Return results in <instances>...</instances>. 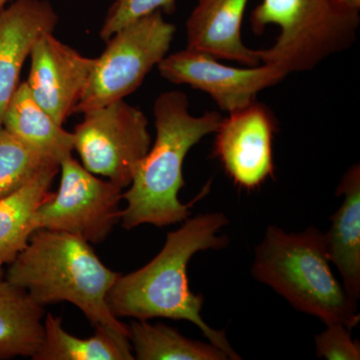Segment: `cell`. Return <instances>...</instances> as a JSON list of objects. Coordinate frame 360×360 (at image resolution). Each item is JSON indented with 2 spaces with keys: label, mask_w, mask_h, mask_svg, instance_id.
Masks as SVG:
<instances>
[{
  "label": "cell",
  "mask_w": 360,
  "mask_h": 360,
  "mask_svg": "<svg viewBox=\"0 0 360 360\" xmlns=\"http://www.w3.org/2000/svg\"><path fill=\"white\" fill-rule=\"evenodd\" d=\"M359 11L340 0H262L251 13V30L262 35L276 25L281 32L271 47L257 49L260 63L288 75L314 70L355 44Z\"/></svg>",
  "instance_id": "cell-5"
},
{
  "label": "cell",
  "mask_w": 360,
  "mask_h": 360,
  "mask_svg": "<svg viewBox=\"0 0 360 360\" xmlns=\"http://www.w3.org/2000/svg\"><path fill=\"white\" fill-rule=\"evenodd\" d=\"M58 20L49 0H15L0 11V127L26 58L41 35L54 32Z\"/></svg>",
  "instance_id": "cell-12"
},
{
  "label": "cell",
  "mask_w": 360,
  "mask_h": 360,
  "mask_svg": "<svg viewBox=\"0 0 360 360\" xmlns=\"http://www.w3.org/2000/svg\"><path fill=\"white\" fill-rule=\"evenodd\" d=\"M60 167L0 127V200L20 191L45 170Z\"/></svg>",
  "instance_id": "cell-20"
},
{
  "label": "cell",
  "mask_w": 360,
  "mask_h": 360,
  "mask_svg": "<svg viewBox=\"0 0 360 360\" xmlns=\"http://www.w3.org/2000/svg\"><path fill=\"white\" fill-rule=\"evenodd\" d=\"M177 0H115L103 23L99 37L108 41L123 26L155 11L172 14Z\"/></svg>",
  "instance_id": "cell-21"
},
{
  "label": "cell",
  "mask_w": 360,
  "mask_h": 360,
  "mask_svg": "<svg viewBox=\"0 0 360 360\" xmlns=\"http://www.w3.org/2000/svg\"><path fill=\"white\" fill-rule=\"evenodd\" d=\"M52 33H45L35 42L26 84L37 103L63 125L75 115L96 58L82 56Z\"/></svg>",
  "instance_id": "cell-11"
},
{
  "label": "cell",
  "mask_w": 360,
  "mask_h": 360,
  "mask_svg": "<svg viewBox=\"0 0 360 360\" xmlns=\"http://www.w3.org/2000/svg\"><path fill=\"white\" fill-rule=\"evenodd\" d=\"M276 130V118L257 101L220 122L213 155L238 188L253 191L274 179L272 141Z\"/></svg>",
  "instance_id": "cell-10"
},
{
  "label": "cell",
  "mask_w": 360,
  "mask_h": 360,
  "mask_svg": "<svg viewBox=\"0 0 360 360\" xmlns=\"http://www.w3.org/2000/svg\"><path fill=\"white\" fill-rule=\"evenodd\" d=\"M345 6L349 7V8L355 9V11H360V0H340Z\"/></svg>",
  "instance_id": "cell-23"
},
{
  "label": "cell",
  "mask_w": 360,
  "mask_h": 360,
  "mask_svg": "<svg viewBox=\"0 0 360 360\" xmlns=\"http://www.w3.org/2000/svg\"><path fill=\"white\" fill-rule=\"evenodd\" d=\"M60 186L35 215L37 229L66 232L99 245L120 220L122 188L97 179L72 155L60 162Z\"/></svg>",
  "instance_id": "cell-8"
},
{
  "label": "cell",
  "mask_w": 360,
  "mask_h": 360,
  "mask_svg": "<svg viewBox=\"0 0 360 360\" xmlns=\"http://www.w3.org/2000/svg\"><path fill=\"white\" fill-rule=\"evenodd\" d=\"M251 272L293 309L314 315L326 326L341 323L349 329L359 326L357 302L333 276L324 234L319 229L288 233L269 225L255 248Z\"/></svg>",
  "instance_id": "cell-4"
},
{
  "label": "cell",
  "mask_w": 360,
  "mask_h": 360,
  "mask_svg": "<svg viewBox=\"0 0 360 360\" xmlns=\"http://www.w3.org/2000/svg\"><path fill=\"white\" fill-rule=\"evenodd\" d=\"M176 27L161 11L132 21L106 41L75 115L103 108L129 96L167 56Z\"/></svg>",
  "instance_id": "cell-6"
},
{
  "label": "cell",
  "mask_w": 360,
  "mask_h": 360,
  "mask_svg": "<svg viewBox=\"0 0 360 360\" xmlns=\"http://www.w3.org/2000/svg\"><path fill=\"white\" fill-rule=\"evenodd\" d=\"M11 1V0H0V11L6 7L7 2Z\"/></svg>",
  "instance_id": "cell-24"
},
{
  "label": "cell",
  "mask_w": 360,
  "mask_h": 360,
  "mask_svg": "<svg viewBox=\"0 0 360 360\" xmlns=\"http://www.w3.org/2000/svg\"><path fill=\"white\" fill-rule=\"evenodd\" d=\"M44 305L0 277V360L32 357L44 335Z\"/></svg>",
  "instance_id": "cell-16"
},
{
  "label": "cell",
  "mask_w": 360,
  "mask_h": 360,
  "mask_svg": "<svg viewBox=\"0 0 360 360\" xmlns=\"http://www.w3.org/2000/svg\"><path fill=\"white\" fill-rule=\"evenodd\" d=\"M153 115L155 144L135 167L129 188L122 193L127 207L122 210L120 220L127 231L141 224L165 227L184 221L194 203L210 191L208 184L188 205L179 200V191L186 186L182 167L187 153L203 137L217 132L224 116L217 111L191 115L188 97L180 91L158 96Z\"/></svg>",
  "instance_id": "cell-2"
},
{
  "label": "cell",
  "mask_w": 360,
  "mask_h": 360,
  "mask_svg": "<svg viewBox=\"0 0 360 360\" xmlns=\"http://www.w3.org/2000/svg\"><path fill=\"white\" fill-rule=\"evenodd\" d=\"M72 134L85 169L122 189L151 146L148 117L123 99L84 112Z\"/></svg>",
  "instance_id": "cell-7"
},
{
  "label": "cell",
  "mask_w": 360,
  "mask_h": 360,
  "mask_svg": "<svg viewBox=\"0 0 360 360\" xmlns=\"http://www.w3.org/2000/svg\"><path fill=\"white\" fill-rule=\"evenodd\" d=\"M129 341L139 360H227L226 354L212 343L189 340L176 329L148 321H132Z\"/></svg>",
  "instance_id": "cell-19"
},
{
  "label": "cell",
  "mask_w": 360,
  "mask_h": 360,
  "mask_svg": "<svg viewBox=\"0 0 360 360\" xmlns=\"http://www.w3.org/2000/svg\"><path fill=\"white\" fill-rule=\"evenodd\" d=\"M33 360H132L129 338L103 326H96L91 338L70 335L61 317L49 314L44 319V341Z\"/></svg>",
  "instance_id": "cell-18"
},
{
  "label": "cell",
  "mask_w": 360,
  "mask_h": 360,
  "mask_svg": "<svg viewBox=\"0 0 360 360\" xmlns=\"http://www.w3.org/2000/svg\"><path fill=\"white\" fill-rule=\"evenodd\" d=\"M118 276L84 239L42 229L33 232L4 274L40 304L72 303L94 328L103 326L129 340V326L111 314L106 302Z\"/></svg>",
  "instance_id": "cell-3"
},
{
  "label": "cell",
  "mask_w": 360,
  "mask_h": 360,
  "mask_svg": "<svg viewBox=\"0 0 360 360\" xmlns=\"http://www.w3.org/2000/svg\"><path fill=\"white\" fill-rule=\"evenodd\" d=\"M250 0H198L186 21L187 49L245 66L262 65L257 49L246 46L241 25Z\"/></svg>",
  "instance_id": "cell-13"
},
{
  "label": "cell",
  "mask_w": 360,
  "mask_h": 360,
  "mask_svg": "<svg viewBox=\"0 0 360 360\" xmlns=\"http://www.w3.org/2000/svg\"><path fill=\"white\" fill-rule=\"evenodd\" d=\"M315 352L319 359L359 360V341L352 340L350 329L341 323L326 324V328L314 336Z\"/></svg>",
  "instance_id": "cell-22"
},
{
  "label": "cell",
  "mask_w": 360,
  "mask_h": 360,
  "mask_svg": "<svg viewBox=\"0 0 360 360\" xmlns=\"http://www.w3.org/2000/svg\"><path fill=\"white\" fill-rule=\"evenodd\" d=\"M2 127L26 146L59 165L75 150L72 132L63 129L37 103L26 82L18 85L7 103Z\"/></svg>",
  "instance_id": "cell-15"
},
{
  "label": "cell",
  "mask_w": 360,
  "mask_h": 360,
  "mask_svg": "<svg viewBox=\"0 0 360 360\" xmlns=\"http://www.w3.org/2000/svg\"><path fill=\"white\" fill-rule=\"evenodd\" d=\"M60 167L45 170L11 195L0 200V277L37 231L35 215L52 195L51 187Z\"/></svg>",
  "instance_id": "cell-17"
},
{
  "label": "cell",
  "mask_w": 360,
  "mask_h": 360,
  "mask_svg": "<svg viewBox=\"0 0 360 360\" xmlns=\"http://www.w3.org/2000/svg\"><path fill=\"white\" fill-rule=\"evenodd\" d=\"M229 224L222 212L184 220L179 229L167 234L165 246L150 262L127 276H118L106 295L111 314L118 319L132 317L149 321L163 317L193 322L229 359H241L224 331L210 328L203 321L201 310L205 300L191 290L187 276V266L194 255L229 245V238L219 236L220 229Z\"/></svg>",
  "instance_id": "cell-1"
},
{
  "label": "cell",
  "mask_w": 360,
  "mask_h": 360,
  "mask_svg": "<svg viewBox=\"0 0 360 360\" xmlns=\"http://www.w3.org/2000/svg\"><path fill=\"white\" fill-rule=\"evenodd\" d=\"M161 77L174 84H186L210 94L220 110L231 113L255 103L257 94L288 77L276 66L232 68L194 49L165 56L158 63Z\"/></svg>",
  "instance_id": "cell-9"
},
{
  "label": "cell",
  "mask_w": 360,
  "mask_h": 360,
  "mask_svg": "<svg viewBox=\"0 0 360 360\" xmlns=\"http://www.w3.org/2000/svg\"><path fill=\"white\" fill-rule=\"evenodd\" d=\"M342 205L331 217L324 234L326 252L341 276L342 286L354 302L360 297V165H352L341 179L336 196Z\"/></svg>",
  "instance_id": "cell-14"
}]
</instances>
